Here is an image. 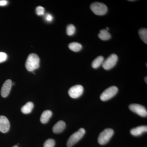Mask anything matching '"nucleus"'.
Instances as JSON below:
<instances>
[{
	"label": "nucleus",
	"mask_w": 147,
	"mask_h": 147,
	"mask_svg": "<svg viewBox=\"0 0 147 147\" xmlns=\"http://www.w3.org/2000/svg\"><path fill=\"white\" fill-rule=\"evenodd\" d=\"M39 57L36 54L32 53L27 58L26 63V68L29 71H33L40 66Z\"/></svg>",
	"instance_id": "obj_1"
},
{
	"label": "nucleus",
	"mask_w": 147,
	"mask_h": 147,
	"mask_svg": "<svg viewBox=\"0 0 147 147\" xmlns=\"http://www.w3.org/2000/svg\"><path fill=\"white\" fill-rule=\"evenodd\" d=\"M86 133V130L84 128L79 129L78 131L73 133L69 138L67 145L68 147H71L75 144L84 137Z\"/></svg>",
	"instance_id": "obj_2"
},
{
	"label": "nucleus",
	"mask_w": 147,
	"mask_h": 147,
	"mask_svg": "<svg viewBox=\"0 0 147 147\" xmlns=\"http://www.w3.org/2000/svg\"><path fill=\"white\" fill-rule=\"evenodd\" d=\"M114 131L112 129L108 128L104 129L99 134L98 139V143L101 145H105L110 141L114 134Z\"/></svg>",
	"instance_id": "obj_3"
},
{
	"label": "nucleus",
	"mask_w": 147,
	"mask_h": 147,
	"mask_svg": "<svg viewBox=\"0 0 147 147\" xmlns=\"http://www.w3.org/2000/svg\"><path fill=\"white\" fill-rule=\"evenodd\" d=\"M90 9L94 13L99 16L104 15L108 11V8L105 4L97 2L91 5Z\"/></svg>",
	"instance_id": "obj_4"
},
{
	"label": "nucleus",
	"mask_w": 147,
	"mask_h": 147,
	"mask_svg": "<svg viewBox=\"0 0 147 147\" xmlns=\"http://www.w3.org/2000/svg\"><path fill=\"white\" fill-rule=\"evenodd\" d=\"M118 91V88L115 86H113L105 90L100 95V99L102 101H106L114 97Z\"/></svg>",
	"instance_id": "obj_5"
},
{
	"label": "nucleus",
	"mask_w": 147,
	"mask_h": 147,
	"mask_svg": "<svg viewBox=\"0 0 147 147\" xmlns=\"http://www.w3.org/2000/svg\"><path fill=\"white\" fill-rule=\"evenodd\" d=\"M118 59V56L116 54H112L105 61H104L102 64V67L105 70H109L113 68L115 66Z\"/></svg>",
	"instance_id": "obj_6"
},
{
	"label": "nucleus",
	"mask_w": 147,
	"mask_h": 147,
	"mask_svg": "<svg viewBox=\"0 0 147 147\" xmlns=\"http://www.w3.org/2000/svg\"><path fill=\"white\" fill-rule=\"evenodd\" d=\"M84 89L82 85H77L71 87L68 91L69 96L73 98H78L84 92Z\"/></svg>",
	"instance_id": "obj_7"
},
{
	"label": "nucleus",
	"mask_w": 147,
	"mask_h": 147,
	"mask_svg": "<svg viewBox=\"0 0 147 147\" xmlns=\"http://www.w3.org/2000/svg\"><path fill=\"white\" fill-rule=\"evenodd\" d=\"M129 108L132 112H134L141 117H147L146 109L143 105L138 104H132L129 105Z\"/></svg>",
	"instance_id": "obj_8"
},
{
	"label": "nucleus",
	"mask_w": 147,
	"mask_h": 147,
	"mask_svg": "<svg viewBox=\"0 0 147 147\" xmlns=\"http://www.w3.org/2000/svg\"><path fill=\"white\" fill-rule=\"evenodd\" d=\"M10 123L6 117L0 116V131L2 133H6L9 130Z\"/></svg>",
	"instance_id": "obj_9"
},
{
	"label": "nucleus",
	"mask_w": 147,
	"mask_h": 147,
	"mask_svg": "<svg viewBox=\"0 0 147 147\" xmlns=\"http://www.w3.org/2000/svg\"><path fill=\"white\" fill-rule=\"evenodd\" d=\"M12 85V82L10 79L6 80L3 84L1 90V94L3 97L5 98L8 96L11 89Z\"/></svg>",
	"instance_id": "obj_10"
},
{
	"label": "nucleus",
	"mask_w": 147,
	"mask_h": 147,
	"mask_svg": "<svg viewBox=\"0 0 147 147\" xmlns=\"http://www.w3.org/2000/svg\"><path fill=\"white\" fill-rule=\"evenodd\" d=\"M66 127V124L63 121H60L57 123L53 126V132L56 134H59L62 132Z\"/></svg>",
	"instance_id": "obj_11"
},
{
	"label": "nucleus",
	"mask_w": 147,
	"mask_h": 147,
	"mask_svg": "<svg viewBox=\"0 0 147 147\" xmlns=\"http://www.w3.org/2000/svg\"><path fill=\"white\" fill-rule=\"evenodd\" d=\"M147 127L145 125H142L137 127L130 130L131 135L134 136H138L142 135L144 132H147Z\"/></svg>",
	"instance_id": "obj_12"
},
{
	"label": "nucleus",
	"mask_w": 147,
	"mask_h": 147,
	"mask_svg": "<svg viewBox=\"0 0 147 147\" xmlns=\"http://www.w3.org/2000/svg\"><path fill=\"white\" fill-rule=\"evenodd\" d=\"M53 115V113L50 110H46L42 113L40 117V121L42 123H46L49 121Z\"/></svg>",
	"instance_id": "obj_13"
},
{
	"label": "nucleus",
	"mask_w": 147,
	"mask_h": 147,
	"mask_svg": "<svg viewBox=\"0 0 147 147\" xmlns=\"http://www.w3.org/2000/svg\"><path fill=\"white\" fill-rule=\"evenodd\" d=\"M33 103L32 102H28L22 107L21 111L24 114H28L31 113L34 108Z\"/></svg>",
	"instance_id": "obj_14"
},
{
	"label": "nucleus",
	"mask_w": 147,
	"mask_h": 147,
	"mask_svg": "<svg viewBox=\"0 0 147 147\" xmlns=\"http://www.w3.org/2000/svg\"><path fill=\"white\" fill-rule=\"evenodd\" d=\"M98 37L103 40H107L110 39L111 37V34L106 30H101L98 34Z\"/></svg>",
	"instance_id": "obj_15"
},
{
	"label": "nucleus",
	"mask_w": 147,
	"mask_h": 147,
	"mask_svg": "<svg viewBox=\"0 0 147 147\" xmlns=\"http://www.w3.org/2000/svg\"><path fill=\"white\" fill-rule=\"evenodd\" d=\"M104 61V57L102 56H98L93 61L92 66L93 68L96 69L98 68L101 65H102Z\"/></svg>",
	"instance_id": "obj_16"
},
{
	"label": "nucleus",
	"mask_w": 147,
	"mask_h": 147,
	"mask_svg": "<svg viewBox=\"0 0 147 147\" xmlns=\"http://www.w3.org/2000/svg\"><path fill=\"white\" fill-rule=\"evenodd\" d=\"M68 47L70 50L75 52H79L82 48V45L77 42H73L69 43Z\"/></svg>",
	"instance_id": "obj_17"
},
{
	"label": "nucleus",
	"mask_w": 147,
	"mask_h": 147,
	"mask_svg": "<svg viewBox=\"0 0 147 147\" xmlns=\"http://www.w3.org/2000/svg\"><path fill=\"white\" fill-rule=\"evenodd\" d=\"M139 36L142 40L145 42L147 43V30L146 28H142L140 29L139 31Z\"/></svg>",
	"instance_id": "obj_18"
},
{
	"label": "nucleus",
	"mask_w": 147,
	"mask_h": 147,
	"mask_svg": "<svg viewBox=\"0 0 147 147\" xmlns=\"http://www.w3.org/2000/svg\"><path fill=\"white\" fill-rule=\"evenodd\" d=\"M76 32V28L72 24H69L66 29L67 34L68 36H72Z\"/></svg>",
	"instance_id": "obj_19"
},
{
	"label": "nucleus",
	"mask_w": 147,
	"mask_h": 147,
	"mask_svg": "<svg viewBox=\"0 0 147 147\" xmlns=\"http://www.w3.org/2000/svg\"><path fill=\"white\" fill-rule=\"evenodd\" d=\"M55 145V140L53 139H47L44 143L43 145L44 147H54Z\"/></svg>",
	"instance_id": "obj_20"
},
{
	"label": "nucleus",
	"mask_w": 147,
	"mask_h": 147,
	"mask_svg": "<svg viewBox=\"0 0 147 147\" xmlns=\"http://www.w3.org/2000/svg\"><path fill=\"white\" fill-rule=\"evenodd\" d=\"M45 9L42 6H39L36 8V13L38 16H41L44 14Z\"/></svg>",
	"instance_id": "obj_21"
},
{
	"label": "nucleus",
	"mask_w": 147,
	"mask_h": 147,
	"mask_svg": "<svg viewBox=\"0 0 147 147\" xmlns=\"http://www.w3.org/2000/svg\"><path fill=\"white\" fill-rule=\"evenodd\" d=\"M7 59V55L3 52H0V63L6 61Z\"/></svg>",
	"instance_id": "obj_22"
},
{
	"label": "nucleus",
	"mask_w": 147,
	"mask_h": 147,
	"mask_svg": "<svg viewBox=\"0 0 147 147\" xmlns=\"http://www.w3.org/2000/svg\"><path fill=\"white\" fill-rule=\"evenodd\" d=\"M45 19H46V21H48V22H51V21H53V17L51 14H47L45 16Z\"/></svg>",
	"instance_id": "obj_23"
},
{
	"label": "nucleus",
	"mask_w": 147,
	"mask_h": 147,
	"mask_svg": "<svg viewBox=\"0 0 147 147\" xmlns=\"http://www.w3.org/2000/svg\"><path fill=\"white\" fill-rule=\"evenodd\" d=\"M8 1L6 0H1L0 1V6H4L8 4Z\"/></svg>",
	"instance_id": "obj_24"
},
{
	"label": "nucleus",
	"mask_w": 147,
	"mask_h": 147,
	"mask_svg": "<svg viewBox=\"0 0 147 147\" xmlns=\"http://www.w3.org/2000/svg\"><path fill=\"white\" fill-rule=\"evenodd\" d=\"M147 77H145V82H146V83H147Z\"/></svg>",
	"instance_id": "obj_25"
},
{
	"label": "nucleus",
	"mask_w": 147,
	"mask_h": 147,
	"mask_svg": "<svg viewBox=\"0 0 147 147\" xmlns=\"http://www.w3.org/2000/svg\"><path fill=\"white\" fill-rule=\"evenodd\" d=\"M109 30V28H106V30H107V31H108V30Z\"/></svg>",
	"instance_id": "obj_26"
},
{
	"label": "nucleus",
	"mask_w": 147,
	"mask_h": 147,
	"mask_svg": "<svg viewBox=\"0 0 147 147\" xmlns=\"http://www.w3.org/2000/svg\"><path fill=\"white\" fill-rule=\"evenodd\" d=\"M13 147H18L17 146H13Z\"/></svg>",
	"instance_id": "obj_27"
}]
</instances>
